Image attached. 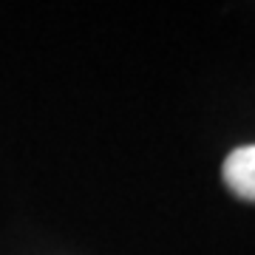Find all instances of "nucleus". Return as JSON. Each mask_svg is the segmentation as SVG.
<instances>
[{
    "instance_id": "obj_1",
    "label": "nucleus",
    "mask_w": 255,
    "mask_h": 255,
    "mask_svg": "<svg viewBox=\"0 0 255 255\" xmlns=\"http://www.w3.org/2000/svg\"><path fill=\"white\" fill-rule=\"evenodd\" d=\"M224 182L238 199L255 201V145L236 147L224 159Z\"/></svg>"
}]
</instances>
